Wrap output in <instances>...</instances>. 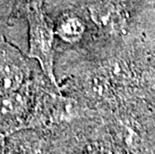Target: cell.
<instances>
[{
    "label": "cell",
    "mask_w": 155,
    "mask_h": 154,
    "mask_svg": "<svg viewBox=\"0 0 155 154\" xmlns=\"http://www.w3.org/2000/svg\"><path fill=\"white\" fill-rule=\"evenodd\" d=\"M24 17L29 27V57L35 58L45 75L57 87L53 70V42L55 31L43 11V0H15L11 19Z\"/></svg>",
    "instance_id": "6da1fadb"
},
{
    "label": "cell",
    "mask_w": 155,
    "mask_h": 154,
    "mask_svg": "<svg viewBox=\"0 0 155 154\" xmlns=\"http://www.w3.org/2000/svg\"><path fill=\"white\" fill-rule=\"evenodd\" d=\"M26 70L20 50L0 37V96L16 92L24 82Z\"/></svg>",
    "instance_id": "7a4b0ae2"
},
{
    "label": "cell",
    "mask_w": 155,
    "mask_h": 154,
    "mask_svg": "<svg viewBox=\"0 0 155 154\" xmlns=\"http://www.w3.org/2000/svg\"><path fill=\"white\" fill-rule=\"evenodd\" d=\"M88 11L94 23L103 31L119 32L126 23L123 8L115 0H89Z\"/></svg>",
    "instance_id": "3957f363"
},
{
    "label": "cell",
    "mask_w": 155,
    "mask_h": 154,
    "mask_svg": "<svg viewBox=\"0 0 155 154\" xmlns=\"http://www.w3.org/2000/svg\"><path fill=\"white\" fill-rule=\"evenodd\" d=\"M85 30L83 21L76 15L66 14L59 19L56 25L55 33L60 37L62 40L75 43L82 38Z\"/></svg>",
    "instance_id": "277c9868"
},
{
    "label": "cell",
    "mask_w": 155,
    "mask_h": 154,
    "mask_svg": "<svg viewBox=\"0 0 155 154\" xmlns=\"http://www.w3.org/2000/svg\"><path fill=\"white\" fill-rule=\"evenodd\" d=\"M124 142L127 144V146L131 149H138L140 147V139L135 132L129 128H125V132L123 133Z\"/></svg>",
    "instance_id": "5b68a950"
},
{
    "label": "cell",
    "mask_w": 155,
    "mask_h": 154,
    "mask_svg": "<svg viewBox=\"0 0 155 154\" xmlns=\"http://www.w3.org/2000/svg\"><path fill=\"white\" fill-rule=\"evenodd\" d=\"M143 154H153V153H151V152H145V153H143Z\"/></svg>",
    "instance_id": "8992f818"
}]
</instances>
